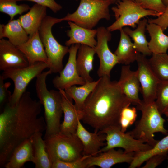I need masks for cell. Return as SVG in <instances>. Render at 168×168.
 <instances>
[{
	"label": "cell",
	"instance_id": "cell-1",
	"mask_svg": "<svg viewBox=\"0 0 168 168\" xmlns=\"http://www.w3.org/2000/svg\"><path fill=\"white\" fill-rule=\"evenodd\" d=\"M42 104L26 91L17 104H6L0 114V168L4 167L14 149L35 133L46 129L44 118L39 116Z\"/></svg>",
	"mask_w": 168,
	"mask_h": 168
},
{
	"label": "cell",
	"instance_id": "cell-2",
	"mask_svg": "<svg viewBox=\"0 0 168 168\" xmlns=\"http://www.w3.org/2000/svg\"><path fill=\"white\" fill-rule=\"evenodd\" d=\"M110 77L107 76L100 77L82 111L81 120L99 133L109 128L121 127V112L132 104L123 93L118 81H112Z\"/></svg>",
	"mask_w": 168,
	"mask_h": 168
},
{
	"label": "cell",
	"instance_id": "cell-3",
	"mask_svg": "<svg viewBox=\"0 0 168 168\" xmlns=\"http://www.w3.org/2000/svg\"><path fill=\"white\" fill-rule=\"evenodd\" d=\"M52 74L49 70L43 72L36 77V92L44 109L46 129L44 139L60 132V120L63 112L62 97L59 90L49 91L46 78Z\"/></svg>",
	"mask_w": 168,
	"mask_h": 168
},
{
	"label": "cell",
	"instance_id": "cell-4",
	"mask_svg": "<svg viewBox=\"0 0 168 168\" xmlns=\"http://www.w3.org/2000/svg\"><path fill=\"white\" fill-rule=\"evenodd\" d=\"M136 106L137 109L142 112L141 118L136 122L134 128L127 133L134 138L153 147L158 141L154 138L155 133L168 134V130L164 126L165 120L155 101L146 104L142 100L141 103Z\"/></svg>",
	"mask_w": 168,
	"mask_h": 168
},
{
	"label": "cell",
	"instance_id": "cell-5",
	"mask_svg": "<svg viewBox=\"0 0 168 168\" xmlns=\"http://www.w3.org/2000/svg\"><path fill=\"white\" fill-rule=\"evenodd\" d=\"M44 139L52 164L56 160L73 161L83 156V145L76 133L59 132Z\"/></svg>",
	"mask_w": 168,
	"mask_h": 168
},
{
	"label": "cell",
	"instance_id": "cell-6",
	"mask_svg": "<svg viewBox=\"0 0 168 168\" xmlns=\"http://www.w3.org/2000/svg\"><path fill=\"white\" fill-rule=\"evenodd\" d=\"M112 4L110 0H80L73 13L61 19L62 21H71L84 28L93 29L101 19H110L109 8Z\"/></svg>",
	"mask_w": 168,
	"mask_h": 168
},
{
	"label": "cell",
	"instance_id": "cell-7",
	"mask_svg": "<svg viewBox=\"0 0 168 168\" xmlns=\"http://www.w3.org/2000/svg\"><path fill=\"white\" fill-rule=\"evenodd\" d=\"M62 21L61 18L47 16L39 30L48 58V68L52 73H59L63 69V60L69 50V47L59 43L52 33L53 26Z\"/></svg>",
	"mask_w": 168,
	"mask_h": 168
},
{
	"label": "cell",
	"instance_id": "cell-8",
	"mask_svg": "<svg viewBox=\"0 0 168 168\" xmlns=\"http://www.w3.org/2000/svg\"><path fill=\"white\" fill-rule=\"evenodd\" d=\"M111 10L115 21L107 29L110 32L120 30L129 26L135 28L141 19L147 16H159L161 14L152 10L145 9L135 1L120 0Z\"/></svg>",
	"mask_w": 168,
	"mask_h": 168
},
{
	"label": "cell",
	"instance_id": "cell-9",
	"mask_svg": "<svg viewBox=\"0 0 168 168\" xmlns=\"http://www.w3.org/2000/svg\"><path fill=\"white\" fill-rule=\"evenodd\" d=\"M48 67V64L44 62H38L32 65L3 71L0 75L4 80L11 79L14 84V89L8 103L15 106L18 102L30 82Z\"/></svg>",
	"mask_w": 168,
	"mask_h": 168
},
{
	"label": "cell",
	"instance_id": "cell-10",
	"mask_svg": "<svg viewBox=\"0 0 168 168\" xmlns=\"http://www.w3.org/2000/svg\"><path fill=\"white\" fill-rule=\"evenodd\" d=\"M99 134L105 135L106 145L99 151L98 154L115 148H121L126 153L145 151L152 147L133 138L127 132H122L120 127L107 128Z\"/></svg>",
	"mask_w": 168,
	"mask_h": 168
},
{
	"label": "cell",
	"instance_id": "cell-11",
	"mask_svg": "<svg viewBox=\"0 0 168 168\" xmlns=\"http://www.w3.org/2000/svg\"><path fill=\"white\" fill-rule=\"evenodd\" d=\"M136 61L142 100L146 104L152 103L156 99L157 89L161 81L152 69L145 56L138 52Z\"/></svg>",
	"mask_w": 168,
	"mask_h": 168
},
{
	"label": "cell",
	"instance_id": "cell-12",
	"mask_svg": "<svg viewBox=\"0 0 168 168\" xmlns=\"http://www.w3.org/2000/svg\"><path fill=\"white\" fill-rule=\"evenodd\" d=\"M97 30V44L94 49L100 60L97 74L100 77L104 76L110 77L113 68L119 63L117 57L111 52L108 45V42L111 39V32L104 26L100 27Z\"/></svg>",
	"mask_w": 168,
	"mask_h": 168
},
{
	"label": "cell",
	"instance_id": "cell-13",
	"mask_svg": "<svg viewBox=\"0 0 168 168\" xmlns=\"http://www.w3.org/2000/svg\"><path fill=\"white\" fill-rule=\"evenodd\" d=\"M80 44L72 45L69 48L68 59L65 66L59 73V76L54 78V86L58 90H64L70 86L75 85H83L85 80L79 75L76 65V59Z\"/></svg>",
	"mask_w": 168,
	"mask_h": 168
},
{
	"label": "cell",
	"instance_id": "cell-14",
	"mask_svg": "<svg viewBox=\"0 0 168 168\" xmlns=\"http://www.w3.org/2000/svg\"><path fill=\"white\" fill-rule=\"evenodd\" d=\"M29 66L24 54L8 40H0V70L3 71Z\"/></svg>",
	"mask_w": 168,
	"mask_h": 168
},
{
	"label": "cell",
	"instance_id": "cell-15",
	"mask_svg": "<svg viewBox=\"0 0 168 168\" xmlns=\"http://www.w3.org/2000/svg\"><path fill=\"white\" fill-rule=\"evenodd\" d=\"M118 82L123 93L132 104L137 105L141 103L139 97L140 85L137 71L131 70L129 65L122 66Z\"/></svg>",
	"mask_w": 168,
	"mask_h": 168
},
{
	"label": "cell",
	"instance_id": "cell-16",
	"mask_svg": "<svg viewBox=\"0 0 168 168\" xmlns=\"http://www.w3.org/2000/svg\"><path fill=\"white\" fill-rule=\"evenodd\" d=\"M135 152L126 153L122 150L114 148L99 153L97 156H91L88 158V168L97 166L101 168H110L118 163L129 164L134 157Z\"/></svg>",
	"mask_w": 168,
	"mask_h": 168
},
{
	"label": "cell",
	"instance_id": "cell-17",
	"mask_svg": "<svg viewBox=\"0 0 168 168\" xmlns=\"http://www.w3.org/2000/svg\"><path fill=\"white\" fill-rule=\"evenodd\" d=\"M62 97V107L64 113V119L60 126L61 133L75 134L77 129L78 120H81L82 111L77 110L72 103V100L66 94L64 90L59 89Z\"/></svg>",
	"mask_w": 168,
	"mask_h": 168
},
{
	"label": "cell",
	"instance_id": "cell-18",
	"mask_svg": "<svg viewBox=\"0 0 168 168\" xmlns=\"http://www.w3.org/2000/svg\"><path fill=\"white\" fill-rule=\"evenodd\" d=\"M80 121V119L78 120L76 134L83 145V155L95 156L98 154L101 147L106 145L104 142L105 140V135L99 134L95 131L90 132L84 128Z\"/></svg>",
	"mask_w": 168,
	"mask_h": 168
},
{
	"label": "cell",
	"instance_id": "cell-19",
	"mask_svg": "<svg viewBox=\"0 0 168 168\" xmlns=\"http://www.w3.org/2000/svg\"><path fill=\"white\" fill-rule=\"evenodd\" d=\"M16 47L24 54L29 66L40 62L48 64V58L39 31L29 37L26 42Z\"/></svg>",
	"mask_w": 168,
	"mask_h": 168
},
{
	"label": "cell",
	"instance_id": "cell-20",
	"mask_svg": "<svg viewBox=\"0 0 168 168\" xmlns=\"http://www.w3.org/2000/svg\"><path fill=\"white\" fill-rule=\"evenodd\" d=\"M68 23L70 29L66 33L69 39L65 42L66 46L69 47L72 44H79L94 48L96 47L97 41L95 37L97 35V29H86L71 21H68Z\"/></svg>",
	"mask_w": 168,
	"mask_h": 168
},
{
	"label": "cell",
	"instance_id": "cell-21",
	"mask_svg": "<svg viewBox=\"0 0 168 168\" xmlns=\"http://www.w3.org/2000/svg\"><path fill=\"white\" fill-rule=\"evenodd\" d=\"M47 7L37 4H34L26 14L18 18L29 37L38 31L47 16Z\"/></svg>",
	"mask_w": 168,
	"mask_h": 168
},
{
	"label": "cell",
	"instance_id": "cell-22",
	"mask_svg": "<svg viewBox=\"0 0 168 168\" xmlns=\"http://www.w3.org/2000/svg\"><path fill=\"white\" fill-rule=\"evenodd\" d=\"M96 52L95 49L86 45L81 44L76 59L78 73L86 82L93 81L90 74L93 70V63Z\"/></svg>",
	"mask_w": 168,
	"mask_h": 168
},
{
	"label": "cell",
	"instance_id": "cell-23",
	"mask_svg": "<svg viewBox=\"0 0 168 168\" xmlns=\"http://www.w3.org/2000/svg\"><path fill=\"white\" fill-rule=\"evenodd\" d=\"M27 162H34L30 138L25 140L14 149L4 167L21 168Z\"/></svg>",
	"mask_w": 168,
	"mask_h": 168
},
{
	"label": "cell",
	"instance_id": "cell-24",
	"mask_svg": "<svg viewBox=\"0 0 168 168\" xmlns=\"http://www.w3.org/2000/svg\"><path fill=\"white\" fill-rule=\"evenodd\" d=\"M4 37L17 47L26 42L29 36L17 19L10 20L5 25L0 24V40Z\"/></svg>",
	"mask_w": 168,
	"mask_h": 168
},
{
	"label": "cell",
	"instance_id": "cell-25",
	"mask_svg": "<svg viewBox=\"0 0 168 168\" xmlns=\"http://www.w3.org/2000/svg\"><path fill=\"white\" fill-rule=\"evenodd\" d=\"M147 23L148 20L144 18L139 21L134 30L127 27L123 28L124 32L133 40L134 46L137 51L146 56L152 54L149 48L148 42L145 35Z\"/></svg>",
	"mask_w": 168,
	"mask_h": 168
},
{
	"label": "cell",
	"instance_id": "cell-26",
	"mask_svg": "<svg viewBox=\"0 0 168 168\" xmlns=\"http://www.w3.org/2000/svg\"><path fill=\"white\" fill-rule=\"evenodd\" d=\"M119 30L120 40L114 54L119 63L128 65L136 61L138 52L135 49L130 37L124 32L123 28Z\"/></svg>",
	"mask_w": 168,
	"mask_h": 168
},
{
	"label": "cell",
	"instance_id": "cell-27",
	"mask_svg": "<svg viewBox=\"0 0 168 168\" xmlns=\"http://www.w3.org/2000/svg\"><path fill=\"white\" fill-rule=\"evenodd\" d=\"M150 37L148 47L152 54L166 53L168 49V36L161 27L153 23H148L146 27Z\"/></svg>",
	"mask_w": 168,
	"mask_h": 168
},
{
	"label": "cell",
	"instance_id": "cell-28",
	"mask_svg": "<svg viewBox=\"0 0 168 168\" xmlns=\"http://www.w3.org/2000/svg\"><path fill=\"white\" fill-rule=\"evenodd\" d=\"M42 135V133L37 132L30 138L34 158V164L35 168H52V163Z\"/></svg>",
	"mask_w": 168,
	"mask_h": 168
},
{
	"label": "cell",
	"instance_id": "cell-29",
	"mask_svg": "<svg viewBox=\"0 0 168 168\" xmlns=\"http://www.w3.org/2000/svg\"><path fill=\"white\" fill-rule=\"evenodd\" d=\"M98 82L99 79L96 81L86 82L80 86H72L64 90L67 96L74 101V105L76 109L82 111L85 101Z\"/></svg>",
	"mask_w": 168,
	"mask_h": 168
},
{
	"label": "cell",
	"instance_id": "cell-30",
	"mask_svg": "<svg viewBox=\"0 0 168 168\" xmlns=\"http://www.w3.org/2000/svg\"><path fill=\"white\" fill-rule=\"evenodd\" d=\"M168 122V118L167 119ZM168 152V134L160 140L150 150L135 152L134 157L130 164L129 168L140 167L152 156L158 154Z\"/></svg>",
	"mask_w": 168,
	"mask_h": 168
},
{
	"label": "cell",
	"instance_id": "cell-31",
	"mask_svg": "<svg viewBox=\"0 0 168 168\" xmlns=\"http://www.w3.org/2000/svg\"><path fill=\"white\" fill-rule=\"evenodd\" d=\"M148 62L152 69L161 81L168 80V55L167 53L152 54Z\"/></svg>",
	"mask_w": 168,
	"mask_h": 168
},
{
	"label": "cell",
	"instance_id": "cell-32",
	"mask_svg": "<svg viewBox=\"0 0 168 168\" xmlns=\"http://www.w3.org/2000/svg\"><path fill=\"white\" fill-rule=\"evenodd\" d=\"M16 0H0V12L8 15L10 20L17 15H21L28 11L30 7L26 4H17Z\"/></svg>",
	"mask_w": 168,
	"mask_h": 168
},
{
	"label": "cell",
	"instance_id": "cell-33",
	"mask_svg": "<svg viewBox=\"0 0 168 168\" xmlns=\"http://www.w3.org/2000/svg\"><path fill=\"white\" fill-rule=\"evenodd\" d=\"M155 102L161 114H163L168 109V80L159 83Z\"/></svg>",
	"mask_w": 168,
	"mask_h": 168
},
{
	"label": "cell",
	"instance_id": "cell-34",
	"mask_svg": "<svg viewBox=\"0 0 168 168\" xmlns=\"http://www.w3.org/2000/svg\"><path fill=\"white\" fill-rule=\"evenodd\" d=\"M129 106L124 108L120 114L119 123L121 130L125 132L127 128L135 122L137 117V109Z\"/></svg>",
	"mask_w": 168,
	"mask_h": 168
},
{
	"label": "cell",
	"instance_id": "cell-35",
	"mask_svg": "<svg viewBox=\"0 0 168 168\" xmlns=\"http://www.w3.org/2000/svg\"><path fill=\"white\" fill-rule=\"evenodd\" d=\"M91 156L83 155L80 158L72 162L56 160L52 163V168H88V158Z\"/></svg>",
	"mask_w": 168,
	"mask_h": 168
},
{
	"label": "cell",
	"instance_id": "cell-36",
	"mask_svg": "<svg viewBox=\"0 0 168 168\" xmlns=\"http://www.w3.org/2000/svg\"><path fill=\"white\" fill-rule=\"evenodd\" d=\"M134 1L145 9L154 11L161 14L166 7L161 0H135Z\"/></svg>",
	"mask_w": 168,
	"mask_h": 168
},
{
	"label": "cell",
	"instance_id": "cell-37",
	"mask_svg": "<svg viewBox=\"0 0 168 168\" xmlns=\"http://www.w3.org/2000/svg\"><path fill=\"white\" fill-rule=\"evenodd\" d=\"M4 79L0 75V111L10 101L12 94L8 88L10 86V82H4Z\"/></svg>",
	"mask_w": 168,
	"mask_h": 168
},
{
	"label": "cell",
	"instance_id": "cell-38",
	"mask_svg": "<svg viewBox=\"0 0 168 168\" xmlns=\"http://www.w3.org/2000/svg\"><path fill=\"white\" fill-rule=\"evenodd\" d=\"M168 152L152 156L146 161L145 164L142 168H155L157 167L166 159Z\"/></svg>",
	"mask_w": 168,
	"mask_h": 168
},
{
	"label": "cell",
	"instance_id": "cell-39",
	"mask_svg": "<svg viewBox=\"0 0 168 168\" xmlns=\"http://www.w3.org/2000/svg\"><path fill=\"white\" fill-rule=\"evenodd\" d=\"M17 1H27L35 2L36 4L45 6L50 9L54 13L61 10L62 6L55 0H16Z\"/></svg>",
	"mask_w": 168,
	"mask_h": 168
},
{
	"label": "cell",
	"instance_id": "cell-40",
	"mask_svg": "<svg viewBox=\"0 0 168 168\" xmlns=\"http://www.w3.org/2000/svg\"><path fill=\"white\" fill-rule=\"evenodd\" d=\"M148 23H153L160 26L164 31L168 28V5L164 12L159 16L155 19H150Z\"/></svg>",
	"mask_w": 168,
	"mask_h": 168
},
{
	"label": "cell",
	"instance_id": "cell-41",
	"mask_svg": "<svg viewBox=\"0 0 168 168\" xmlns=\"http://www.w3.org/2000/svg\"><path fill=\"white\" fill-rule=\"evenodd\" d=\"M161 1L166 7L168 5V0H161Z\"/></svg>",
	"mask_w": 168,
	"mask_h": 168
},
{
	"label": "cell",
	"instance_id": "cell-42",
	"mask_svg": "<svg viewBox=\"0 0 168 168\" xmlns=\"http://www.w3.org/2000/svg\"><path fill=\"white\" fill-rule=\"evenodd\" d=\"M163 114H164L168 118V109L164 112Z\"/></svg>",
	"mask_w": 168,
	"mask_h": 168
},
{
	"label": "cell",
	"instance_id": "cell-43",
	"mask_svg": "<svg viewBox=\"0 0 168 168\" xmlns=\"http://www.w3.org/2000/svg\"><path fill=\"white\" fill-rule=\"evenodd\" d=\"M110 0L112 1L114 4V3H116L117 2H119L120 0Z\"/></svg>",
	"mask_w": 168,
	"mask_h": 168
},
{
	"label": "cell",
	"instance_id": "cell-44",
	"mask_svg": "<svg viewBox=\"0 0 168 168\" xmlns=\"http://www.w3.org/2000/svg\"><path fill=\"white\" fill-rule=\"evenodd\" d=\"M166 159H167V162H168V164H167V168H168V153H167V154Z\"/></svg>",
	"mask_w": 168,
	"mask_h": 168
},
{
	"label": "cell",
	"instance_id": "cell-45",
	"mask_svg": "<svg viewBox=\"0 0 168 168\" xmlns=\"http://www.w3.org/2000/svg\"><path fill=\"white\" fill-rule=\"evenodd\" d=\"M131 0V1H135V0Z\"/></svg>",
	"mask_w": 168,
	"mask_h": 168
}]
</instances>
